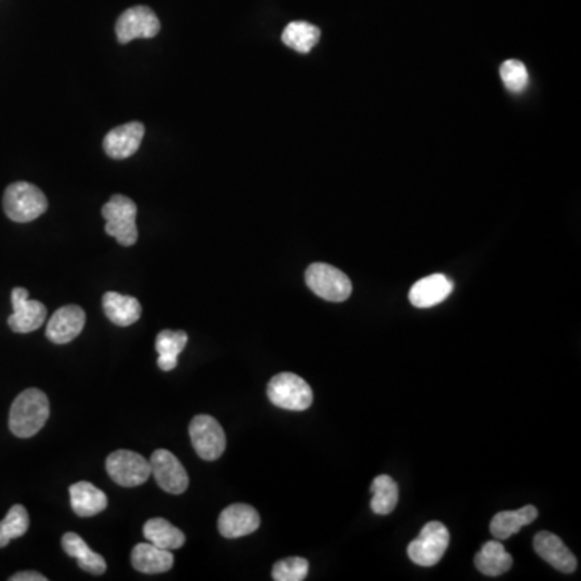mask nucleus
Masks as SVG:
<instances>
[{
  "instance_id": "obj_1",
  "label": "nucleus",
  "mask_w": 581,
  "mask_h": 581,
  "mask_svg": "<svg viewBox=\"0 0 581 581\" xmlns=\"http://www.w3.org/2000/svg\"><path fill=\"white\" fill-rule=\"evenodd\" d=\"M51 415V404L41 389H25L10 409L9 427L18 438H31L44 428Z\"/></svg>"
},
{
  "instance_id": "obj_2",
  "label": "nucleus",
  "mask_w": 581,
  "mask_h": 581,
  "mask_svg": "<svg viewBox=\"0 0 581 581\" xmlns=\"http://www.w3.org/2000/svg\"><path fill=\"white\" fill-rule=\"evenodd\" d=\"M47 205L46 194L34 184L18 181L5 189L4 210L12 222H33L46 212Z\"/></svg>"
},
{
  "instance_id": "obj_3",
  "label": "nucleus",
  "mask_w": 581,
  "mask_h": 581,
  "mask_svg": "<svg viewBox=\"0 0 581 581\" xmlns=\"http://www.w3.org/2000/svg\"><path fill=\"white\" fill-rule=\"evenodd\" d=\"M138 207L130 197L115 194L102 207V217L105 218V233L117 239L118 244L130 247L138 241V226H136Z\"/></svg>"
},
{
  "instance_id": "obj_4",
  "label": "nucleus",
  "mask_w": 581,
  "mask_h": 581,
  "mask_svg": "<svg viewBox=\"0 0 581 581\" xmlns=\"http://www.w3.org/2000/svg\"><path fill=\"white\" fill-rule=\"evenodd\" d=\"M267 396L273 406L286 410H307L314 402V393L304 378L296 373H278L267 386Z\"/></svg>"
},
{
  "instance_id": "obj_5",
  "label": "nucleus",
  "mask_w": 581,
  "mask_h": 581,
  "mask_svg": "<svg viewBox=\"0 0 581 581\" xmlns=\"http://www.w3.org/2000/svg\"><path fill=\"white\" fill-rule=\"evenodd\" d=\"M449 530L441 522H430L407 546L410 561L420 567H433L443 559L449 546Z\"/></svg>"
},
{
  "instance_id": "obj_6",
  "label": "nucleus",
  "mask_w": 581,
  "mask_h": 581,
  "mask_svg": "<svg viewBox=\"0 0 581 581\" xmlns=\"http://www.w3.org/2000/svg\"><path fill=\"white\" fill-rule=\"evenodd\" d=\"M306 283L312 293L325 301L344 302L352 294V283L346 273L328 264H312L307 268Z\"/></svg>"
},
{
  "instance_id": "obj_7",
  "label": "nucleus",
  "mask_w": 581,
  "mask_h": 581,
  "mask_svg": "<svg viewBox=\"0 0 581 581\" xmlns=\"http://www.w3.org/2000/svg\"><path fill=\"white\" fill-rule=\"evenodd\" d=\"M105 469L117 485L133 488L144 485L151 477V462L138 452L120 449L105 460Z\"/></svg>"
},
{
  "instance_id": "obj_8",
  "label": "nucleus",
  "mask_w": 581,
  "mask_h": 581,
  "mask_svg": "<svg viewBox=\"0 0 581 581\" xmlns=\"http://www.w3.org/2000/svg\"><path fill=\"white\" fill-rule=\"evenodd\" d=\"M189 436L197 456L204 460H217L226 449V436L222 425L210 415H197L189 423Z\"/></svg>"
},
{
  "instance_id": "obj_9",
  "label": "nucleus",
  "mask_w": 581,
  "mask_h": 581,
  "mask_svg": "<svg viewBox=\"0 0 581 581\" xmlns=\"http://www.w3.org/2000/svg\"><path fill=\"white\" fill-rule=\"evenodd\" d=\"M151 472L157 485L170 494H183L188 490L189 477L180 460L167 449H157L152 454Z\"/></svg>"
},
{
  "instance_id": "obj_10",
  "label": "nucleus",
  "mask_w": 581,
  "mask_h": 581,
  "mask_svg": "<svg viewBox=\"0 0 581 581\" xmlns=\"http://www.w3.org/2000/svg\"><path fill=\"white\" fill-rule=\"evenodd\" d=\"M117 38L122 44L134 39H151L160 33L159 17L149 7L138 5L123 12L117 21Z\"/></svg>"
},
{
  "instance_id": "obj_11",
  "label": "nucleus",
  "mask_w": 581,
  "mask_h": 581,
  "mask_svg": "<svg viewBox=\"0 0 581 581\" xmlns=\"http://www.w3.org/2000/svg\"><path fill=\"white\" fill-rule=\"evenodd\" d=\"M12 306L13 314L9 317V327L15 333H33L46 322V306L42 302L31 301L28 289H13Z\"/></svg>"
},
{
  "instance_id": "obj_12",
  "label": "nucleus",
  "mask_w": 581,
  "mask_h": 581,
  "mask_svg": "<svg viewBox=\"0 0 581 581\" xmlns=\"http://www.w3.org/2000/svg\"><path fill=\"white\" fill-rule=\"evenodd\" d=\"M86 325V312L80 306H63L55 310L47 323L46 336L55 344L72 343Z\"/></svg>"
},
{
  "instance_id": "obj_13",
  "label": "nucleus",
  "mask_w": 581,
  "mask_h": 581,
  "mask_svg": "<svg viewBox=\"0 0 581 581\" xmlns=\"http://www.w3.org/2000/svg\"><path fill=\"white\" fill-rule=\"evenodd\" d=\"M260 515L257 510L247 504H233L226 507L218 519V531L225 538H243L259 530Z\"/></svg>"
},
{
  "instance_id": "obj_14",
  "label": "nucleus",
  "mask_w": 581,
  "mask_h": 581,
  "mask_svg": "<svg viewBox=\"0 0 581 581\" xmlns=\"http://www.w3.org/2000/svg\"><path fill=\"white\" fill-rule=\"evenodd\" d=\"M144 128L143 123L131 122L126 125L113 128L107 133L104 139V151L110 159L123 160L138 152L139 146L143 143Z\"/></svg>"
},
{
  "instance_id": "obj_15",
  "label": "nucleus",
  "mask_w": 581,
  "mask_h": 581,
  "mask_svg": "<svg viewBox=\"0 0 581 581\" xmlns=\"http://www.w3.org/2000/svg\"><path fill=\"white\" fill-rule=\"evenodd\" d=\"M454 283L448 276L436 273L417 281L409 293V301L412 306L418 309H430L438 306L451 296Z\"/></svg>"
},
{
  "instance_id": "obj_16",
  "label": "nucleus",
  "mask_w": 581,
  "mask_h": 581,
  "mask_svg": "<svg viewBox=\"0 0 581 581\" xmlns=\"http://www.w3.org/2000/svg\"><path fill=\"white\" fill-rule=\"evenodd\" d=\"M533 546H535L536 554L543 561L552 565L554 569L561 570L564 573H572L577 570V559L573 556L572 551L565 546L564 541L559 536L554 535V533L541 531L535 536Z\"/></svg>"
},
{
  "instance_id": "obj_17",
  "label": "nucleus",
  "mask_w": 581,
  "mask_h": 581,
  "mask_svg": "<svg viewBox=\"0 0 581 581\" xmlns=\"http://www.w3.org/2000/svg\"><path fill=\"white\" fill-rule=\"evenodd\" d=\"M131 564L138 572L157 575V573H165L172 569L175 557H173L172 551L157 548L147 541V543H139L134 546L133 552H131Z\"/></svg>"
},
{
  "instance_id": "obj_18",
  "label": "nucleus",
  "mask_w": 581,
  "mask_h": 581,
  "mask_svg": "<svg viewBox=\"0 0 581 581\" xmlns=\"http://www.w3.org/2000/svg\"><path fill=\"white\" fill-rule=\"evenodd\" d=\"M105 315L117 327H131L143 314V307L136 297L123 296L120 293H105L102 297Z\"/></svg>"
},
{
  "instance_id": "obj_19",
  "label": "nucleus",
  "mask_w": 581,
  "mask_h": 581,
  "mask_svg": "<svg viewBox=\"0 0 581 581\" xmlns=\"http://www.w3.org/2000/svg\"><path fill=\"white\" fill-rule=\"evenodd\" d=\"M70 502L72 509L78 517H94L101 514L109 506V499L104 491L91 485L88 481H78L70 488Z\"/></svg>"
},
{
  "instance_id": "obj_20",
  "label": "nucleus",
  "mask_w": 581,
  "mask_h": 581,
  "mask_svg": "<svg viewBox=\"0 0 581 581\" xmlns=\"http://www.w3.org/2000/svg\"><path fill=\"white\" fill-rule=\"evenodd\" d=\"M536 519H538V509L535 506H525L519 510H512V512L510 510L499 512L491 520V535L496 540H507L515 533H519L523 527L535 522Z\"/></svg>"
},
{
  "instance_id": "obj_21",
  "label": "nucleus",
  "mask_w": 581,
  "mask_h": 581,
  "mask_svg": "<svg viewBox=\"0 0 581 581\" xmlns=\"http://www.w3.org/2000/svg\"><path fill=\"white\" fill-rule=\"evenodd\" d=\"M63 551L67 552L68 556L73 557L78 561L81 569L84 572L92 573V575H102L107 570V562L104 557L97 552L91 551L86 541L76 533H65L62 538Z\"/></svg>"
},
{
  "instance_id": "obj_22",
  "label": "nucleus",
  "mask_w": 581,
  "mask_h": 581,
  "mask_svg": "<svg viewBox=\"0 0 581 581\" xmlns=\"http://www.w3.org/2000/svg\"><path fill=\"white\" fill-rule=\"evenodd\" d=\"M512 564H514V559L502 546V543H499V540L483 544V548L475 556V567L488 577L504 575L512 569Z\"/></svg>"
},
{
  "instance_id": "obj_23",
  "label": "nucleus",
  "mask_w": 581,
  "mask_h": 581,
  "mask_svg": "<svg viewBox=\"0 0 581 581\" xmlns=\"http://www.w3.org/2000/svg\"><path fill=\"white\" fill-rule=\"evenodd\" d=\"M143 531L149 543L154 544L157 548L167 549V551L183 548L184 543H186V536L180 528H176L168 520L159 519V517L147 520Z\"/></svg>"
},
{
  "instance_id": "obj_24",
  "label": "nucleus",
  "mask_w": 581,
  "mask_h": 581,
  "mask_svg": "<svg viewBox=\"0 0 581 581\" xmlns=\"http://www.w3.org/2000/svg\"><path fill=\"white\" fill-rule=\"evenodd\" d=\"M188 343V335L184 331H160L155 341V351L159 354L157 364L164 372H172L178 365V357Z\"/></svg>"
},
{
  "instance_id": "obj_25",
  "label": "nucleus",
  "mask_w": 581,
  "mask_h": 581,
  "mask_svg": "<svg viewBox=\"0 0 581 581\" xmlns=\"http://www.w3.org/2000/svg\"><path fill=\"white\" fill-rule=\"evenodd\" d=\"M281 39L294 51L309 54L320 41V30L307 21H293L286 26Z\"/></svg>"
},
{
  "instance_id": "obj_26",
  "label": "nucleus",
  "mask_w": 581,
  "mask_h": 581,
  "mask_svg": "<svg viewBox=\"0 0 581 581\" xmlns=\"http://www.w3.org/2000/svg\"><path fill=\"white\" fill-rule=\"evenodd\" d=\"M372 510L377 515H388L396 509L399 501V490L396 481L389 475H378L373 480L372 486Z\"/></svg>"
},
{
  "instance_id": "obj_27",
  "label": "nucleus",
  "mask_w": 581,
  "mask_h": 581,
  "mask_svg": "<svg viewBox=\"0 0 581 581\" xmlns=\"http://www.w3.org/2000/svg\"><path fill=\"white\" fill-rule=\"evenodd\" d=\"M30 528V515L25 506L15 504L9 514L0 522V548H5L12 540L26 535Z\"/></svg>"
},
{
  "instance_id": "obj_28",
  "label": "nucleus",
  "mask_w": 581,
  "mask_h": 581,
  "mask_svg": "<svg viewBox=\"0 0 581 581\" xmlns=\"http://www.w3.org/2000/svg\"><path fill=\"white\" fill-rule=\"evenodd\" d=\"M309 573V562L302 557H288L273 565L272 577L276 581H302Z\"/></svg>"
},
{
  "instance_id": "obj_29",
  "label": "nucleus",
  "mask_w": 581,
  "mask_h": 581,
  "mask_svg": "<svg viewBox=\"0 0 581 581\" xmlns=\"http://www.w3.org/2000/svg\"><path fill=\"white\" fill-rule=\"evenodd\" d=\"M501 78L510 92L519 94L528 86L527 67L519 60H507L501 65Z\"/></svg>"
},
{
  "instance_id": "obj_30",
  "label": "nucleus",
  "mask_w": 581,
  "mask_h": 581,
  "mask_svg": "<svg viewBox=\"0 0 581 581\" xmlns=\"http://www.w3.org/2000/svg\"><path fill=\"white\" fill-rule=\"evenodd\" d=\"M10 581H47V577L38 572H18L10 577Z\"/></svg>"
}]
</instances>
